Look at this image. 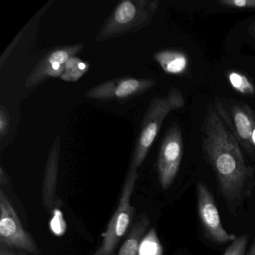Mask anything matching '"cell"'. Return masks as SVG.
<instances>
[{
  "mask_svg": "<svg viewBox=\"0 0 255 255\" xmlns=\"http://www.w3.org/2000/svg\"><path fill=\"white\" fill-rule=\"evenodd\" d=\"M163 249L154 229L150 230L140 243L138 255H162Z\"/></svg>",
  "mask_w": 255,
  "mask_h": 255,
  "instance_id": "5bb4252c",
  "label": "cell"
},
{
  "mask_svg": "<svg viewBox=\"0 0 255 255\" xmlns=\"http://www.w3.org/2000/svg\"><path fill=\"white\" fill-rule=\"evenodd\" d=\"M252 142H253V145L255 146V129L253 132V135H252Z\"/></svg>",
  "mask_w": 255,
  "mask_h": 255,
  "instance_id": "603a6c76",
  "label": "cell"
},
{
  "mask_svg": "<svg viewBox=\"0 0 255 255\" xmlns=\"http://www.w3.org/2000/svg\"><path fill=\"white\" fill-rule=\"evenodd\" d=\"M0 183H1L2 186V185H6L8 183V179H7L6 175L4 173L2 167H1V168H0Z\"/></svg>",
  "mask_w": 255,
  "mask_h": 255,
  "instance_id": "ffe728a7",
  "label": "cell"
},
{
  "mask_svg": "<svg viewBox=\"0 0 255 255\" xmlns=\"http://www.w3.org/2000/svg\"><path fill=\"white\" fill-rule=\"evenodd\" d=\"M0 255H16L15 254L8 251V249H5L4 247H1L0 249Z\"/></svg>",
  "mask_w": 255,
  "mask_h": 255,
  "instance_id": "44dd1931",
  "label": "cell"
},
{
  "mask_svg": "<svg viewBox=\"0 0 255 255\" xmlns=\"http://www.w3.org/2000/svg\"><path fill=\"white\" fill-rule=\"evenodd\" d=\"M10 118L8 110L3 105L0 108V138L3 139L9 132Z\"/></svg>",
  "mask_w": 255,
  "mask_h": 255,
  "instance_id": "d6986e66",
  "label": "cell"
},
{
  "mask_svg": "<svg viewBox=\"0 0 255 255\" xmlns=\"http://www.w3.org/2000/svg\"><path fill=\"white\" fill-rule=\"evenodd\" d=\"M231 125L233 132L239 141L243 144L247 150L253 147L252 135L255 129V118L249 107L243 105H235L231 110Z\"/></svg>",
  "mask_w": 255,
  "mask_h": 255,
  "instance_id": "8fae6325",
  "label": "cell"
},
{
  "mask_svg": "<svg viewBox=\"0 0 255 255\" xmlns=\"http://www.w3.org/2000/svg\"><path fill=\"white\" fill-rule=\"evenodd\" d=\"M252 32H254V35H255V23H254L253 27H252Z\"/></svg>",
  "mask_w": 255,
  "mask_h": 255,
  "instance_id": "cb8c5ba5",
  "label": "cell"
},
{
  "mask_svg": "<svg viewBox=\"0 0 255 255\" xmlns=\"http://www.w3.org/2000/svg\"><path fill=\"white\" fill-rule=\"evenodd\" d=\"M222 6L237 9H255V0H219Z\"/></svg>",
  "mask_w": 255,
  "mask_h": 255,
  "instance_id": "ac0fdd59",
  "label": "cell"
},
{
  "mask_svg": "<svg viewBox=\"0 0 255 255\" xmlns=\"http://www.w3.org/2000/svg\"><path fill=\"white\" fill-rule=\"evenodd\" d=\"M61 138L58 136L53 141L46 163L42 186V198L44 207L51 210L56 204V188L60 158Z\"/></svg>",
  "mask_w": 255,
  "mask_h": 255,
  "instance_id": "30bf717a",
  "label": "cell"
},
{
  "mask_svg": "<svg viewBox=\"0 0 255 255\" xmlns=\"http://www.w3.org/2000/svg\"><path fill=\"white\" fill-rule=\"evenodd\" d=\"M228 79L231 87L239 93L247 96L255 95V86L244 74L237 71H231L228 73Z\"/></svg>",
  "mask_w": 255,
  "mask_h": 255,
  "instance_id": "2e32d148",
  "label": "cell"
},
{
  "mask_svg": "<svg viewBox=\"0 0 255 255\" xmlns=\"http://www.w3.org/2000/svg\"><path fill=\"white\" fill-rule=\"evenodd\" d=\"M0 241L12 249L38 255L39 249L20 222L3 189H0Z\"/></svg>",
  "mask_w": 255,
  "mask_h": 255,
  "instance_id": "5b68a950",
  "label": "cell"
},
{
  "mask_svg": "<svg viewBox=\"0 0 255 255\" xmlns=\"http://www.w3.org/2000/svg\"><path fill=\"white\" fill-rule=\"evenodd\" d=\"M247 255H255V240Z\"/></svg>",
  "mask_w": 255,
  "mask_h": 255,
  "instance_id": "7402d4cb",
  "label": "cell"
},
{
  "mask_svg": "<svg viewBox=\"0 0 255 255\" xmlns=\"http://www.w3.org/2000/svg\"><path fill=\"white\" fill-rule=\"evenodd\" d=\"M65 66V72L60 78L65 81H76L79 80L87 72L89 68L88 64L82 62L81 59L76 57L70 59L66 62Z\"/></svg>",
  "mask_w": 255,
  "mask_h": 255,
  "instance_id": "9a60e30c",
  "label": "cell"
},
{
  "mask_svg": "<svg viewBox=\"0 0 255 255\" xmlns=\"http://www.w3.org/2000/svg\"><path fill=\"white\" fill-rule=\"evenodd\" d=\"M83 47V44H80L52 50L29 73L25 81V87L32 88L44 83L47 79L62 77L65 71L66 62L71 58L75 57Z\"/></svg>",
  "mask_w": 255,
  "mask_h": 255,
  "instance_id": "52a82bcc",
  "label": "cell"
},
{
  "mask_svg": "<svg viewBox=\"0 0 255 255\" xmlns=\"http://www.w3.org/2000/svg\"><path fill=\"white\" fill-rule=\"evenodd\" d=\"M137 179V171L129 168L122 188L117 208L103 236L102 243L94 255H113L119 242L128 232L133 217L134 208L131 205V198Z\"/></svg>",
  "mask_w": 255,
  "mask_h": 255,
  "instance_id": "277c9868",
  "label": "cell"
},
{
  "mask_svg": "<svg viewBox=\"0 0 255 255\" xmlns=\"http://www.w3.org/2000/svg\"><path fill=\"white\" fill-rule=\"evenodd\" d=\"M248 237L246 234L237 237L223 255H245L247 249Z\"/></svg>",
  "mask_w": 255,
  "mask_h": 255,
  "instance_id": "e0dca14e",
  "label": "cell"
},
{
  "mask_svg": "<svg viewBox=\"0 0 255 255\" xmlns=\"http://www.w3.org/2000/svg\"><path fill=\"white\" fill-rule=\"evenodd\" d=\"M158 0H125L119 2L97 35V41L128 35L151 23L159 8Z\"/></svg>",
  "mask_w": 255,
  "mask_h": 255,
  "instance_id": "7a4b0ae2",
  "label": "cell"
},
{
  "mask_svg": "<svg viewBox=\"0 0 255 255\" xmlns=\"http://www.w3.org/2000/svg\"><path fill=\"white\" fill-rule=\"evenodd\" d=\"M184 104L183 94L176 88L170 89L165 96L152 100L141 122L130 169L138 171L154 142L165 118L171 112L183 108Z\"/></svg>",
  "mask_w": 255,
  "mask_h": 255,
  "instance_id": "3957f363",
  "label": "cell"
},
{
  "mask_svg": "<svg viewBox=\"0 0 255 255\" xmlns=\"http://www.w3.org/2000/svg\"><path fill=\"white\" fill-rule=\"evenodd\" d=\"M197 198L198 215L209 238L221 244L234 241L237 237L224 228L214 198L207 186L201 182L197 186Z\"/></svg>",
  "mask_w": 255,
  "mask_h": 255,
  "instance_id": "9c48e42d",
  "label": "cell"
},
{
  "mask_svg": "<svg viewBox=\"0 0 255 255\" xmlns=\"http://www.w3.org/2000/svg\"><path fill=\"white\" fill-rule=\"evenodd\" d=\"M202 141L203 150L216 172L219 191L230 210H235L249 192L253 172L234 132L213 109L209 110L204 122Z\"/></svg>",
  "mask_w": 255,
  "mask_h": 255,
  "instance_id": "6da1fadb",
  "label": "cell"
},
{
  "mask_svg": "<svg viewBox=\"0 0 255 255\" xmlns=\"http://www.w3.org/2000/svg\"><path fill=\"white\" fill-rule=\"evenodd\" d=\"M156 85V82L151 79H116L95 86L85 97L100 101H122L144 93Z\"/></svg>",
  "mask_w": 255,
  "mask_h": 255,
  "instance_id": "ba28073f",
  "label": "cell"
},
{
  "mask_svg": "<svg viewBox=\"0 0 255 255\" xmlns=\"http://www.w3.org/2000/svg\"><path fill=\"white\" fill-rule=\"evenodd\" d=\"M183 155L181 129L178 125L174 124L164 137L158 156V175L162 189H168L172 184L178 173Z\"/></svg>",
  "mask_w": 255,
  "mask_h": 255,
  "instance_id": "8992f818",
  "label": "cell"
},
{
  "mask_svg": "<svg viewBox=\"0 0 255 255\" xmlns=\"http://www.w3.org/2000/svg\"><path fill=\"white\" fill-rule=\"evenodd\" d=\"M155 59L167 74H182L187 70L189 59L183 52L167 50L158 52Z\"/></svg>",
  "mask_w": 255,
  "mask_h": 255,
  "instance_id": "7c38bea8",
  "label": "cell"
},
{
  "mask_svg": "<svg viewBox=\"0 0 255 255\" xmlns=\"http://www.w3.org/2000/svg\"><path fill=\"white\" fill-rule=\"evenodd\" d=\"M148 218L143 216L132 227L118 255H138L140 243L149 226Z\"/></svg>",
  "mask_w": 255,
  "mask_h": 255,
  "instance_id": "4fadbf2b",
  "label": "cell"
}]
</instances>
